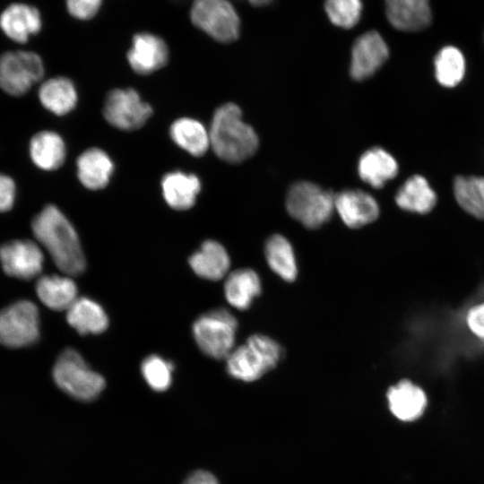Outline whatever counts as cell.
<instances>
[{"label": "cell", "mask_w": 484, "mask_h": 484, "mask_svg": "<svg viewBox=\"0 0 484 484\" xmlns=\"http://www.w3.org/2000/svg\"><path fill=\"white\" fill-rule=\"evenodd\" d=\"M332 192L315 183L299 181L293 184L286 196L290 215L308 229H317L332 217L334 207Z\"/></svg>", "instance_id": "5"}, {"label": "cell", "mask_w": 484, "mask_h": 484, "mask_svg": "<svg viewBox=\"0 0 484 484\" xmlns=\"http://www.w3.org/2000/svg\"><path fill=\"white\" fill-rule=\"evenodd\" d=\"M173 364L158 355L147 357L141 365L142 374L151 389L162 392L167 390L172 378Z\"/></svg>", "instance_id": "32"}, {"label": "cell", "mask_w": 484, "mask_h": 484, "mask_svg": "<svg viewBox=\"0 0 484 484\" xmlns=\"http://www.w3.org/2000/svg\"><path fill=\"white\" fill-rule=\"evenodd\" d=\"M67 11L79 20L92 19L99 12L102 0H66Z\"/></svg>", "instance_id": "34"}, {"label": "cell", "mask_w": 484, "mask_h": 484, "mask_svg": "<svg viewBox=\"0 0 484 484\" xmlns=\"http://www.w3.org/2000/svg\"><path fill=\"white\" fill-rule=\"evenodd\" d=\"M390 23L402 31H419L432 21L429 0H385Z\"/></svg>", "instance_id": "15"}, {"label": "cell", "mask_w": 484, "mask_h": 484, "mask_svg": "<svg viewBox=\"0 0 484 484\" xmlns=\"http://www.w3.org/2000/svg\"><path fill=\"white\" fill-rule=\"evenodd\" d=\"M386 397L392 414L406 422L418 419L424 413L428 404L425 392L407 379L391 386Z\"/></svg>", "instance_id": "16"}, {"label": "cell", "mask_w": 484, "mask_h": 484, "mask_svg": "<svg viewBox=\"0 0 484 484\" xmlns=\"http://www.w3.org/2000/svg\"><path fill=\"white\" fill-rule=\"evenodd\" d=\"M209 134L214 153L226 162L240 163L258 148L256 133L243 121L241 109L234 103H226L215 110Z\"/></svg>", "instance_id": "2"}, {"label": "cell", "mask_w": 484, "mask_h": 484, "mask_svg": "<svg viewBox=\"0 0 484 484\" xmlns=\"http://www.w3.org/2000/svg\"><path fill=\"white\" fill-rule=\"evenodd\" d=\"M31 229L64 273L74 276L84 271L86 261L76 230L56 205H46L34 217Z\"/></svg>", "instance_id": "1"}, {"label": "cell", "mask_w": 484, "mask_h": 484, "mask_svg": "<svg viewBox=\"0 0 484 484\" xmlns=\"http://www.w3.org/2000/svg\"><path fill=\"white\" fill-rule=\"evenodd\" d=\"M15 184L7 175L0 173V212L12 209L15 200Z\"/></svg>", "instance_id": "36"}, {"label": "cell", "mask_w": 484, "mask_h": 484, "mask_svg": "<svg viewBox=\"0 0 484 484\" xmlns=\"http://www.w3.org/2000/svg\"><path fill=\"white\" fill-rule=\"evenodd\" d=\"M29 150L32 161L44 170L57 169L65 160V142L53 131H41L34 134Z\"/></svg>", "instance_id": "25"}, {"label": "cell", "mask_w": 484, "mask_h": 484, "mask_svg": "<svg viewBox=\"0 0 484 484\" xmlns=\"http://www.w3.org/2000/svg\"><path fill=\"white\" fill-rule=\"evenodd\" d=\"M238 321L225 308L200 315L193 324V335L200 350L216 359H226L234 349Z\"/></svg>", "instance_id": "6"}, {"label": "cell", "mask_w": 484, "mask_h": 484, "mask_svg": "<svg viewBox=\"0 0 484 484\" xmlns=\"http://www.w3.org/2000/svg\"><path fill=\"white\" fill-rule=\"evenodd\" d=\"M41 302L50 309L67 310L77 298V287L67 276L45 275L36 284Z\"/></svg>", "instance_id": "26"}, {"label": "cell", "mask_w": 484, "mask_h": 484, "mask_svg": "<svg viewBox=\"0 0 484 484\" xmlns=\"http://www.w3.org/2000/svg\"><path fill=\"white\" fill-rule=\"evenodd\" d=\"M264 255L272 271L286 281H293L298 275V266L293 247L280 234L271 236L264 245Z\"/></svg>", "instance_id": "29"}, {"label": "cell", "mask_w": 484, "mask_h": 484, "mask_svg": "<svg viewBox=\"0 0 484 484\" xmlns=\"http://www.w3.org/2000/svg\"><path fill=\"white\" fill-rule=\"evenodd\" d=\"M67 323L80 334H99L108 325L105 310L96 301L82 297L66 310Z\"/></svg>", "instance_id": "24"}, {"label": "cell", "mask_w": 484, "mask_h": 484, "mask_svg": "<svg viewBox=\"0 0 484 484\" xmlns=\"http://www.w3.org/2000/svg\"><path fill=\"white\" fill-rule=\"evenodd\" d=\"M453 190L462 210L484 220V177L457 176L454 180Z\"/></svg>", "instance_id": "30"}, {"label": "cell", "mask_w": 484, "mask_h": 484, "mask_svg": "<svg viewBox=\"0 0 484 484\" xmlns=\"http://www.w3.org/2000/svg\"><path fill=\"white\" fill-rule=\"evenodd\" d=\"M334 207L344 224L358 229L375 221L379 215V206L369 194L350 189L334 197Z\"/></svg>", "instance_id": "14"}, {"label": "cell", "mask_w": 484, "mask_h": 484, "mask_svg": "<svg viewBox=\"0 0 484 484\" xmlns=\"http://www.w3.org/2000/svg\"><path fill=\"white\" fill-rule=\"evenodd\" d=\"M0 263L8 275L30 280L42 271L44 256L36 243L19 239L0 246Z\"/></svg>", "instance_id": "11"}, {"label": "cell", "mask_w": 484, "mask_h": 484, "mask_svg": "<svg viewBox=\"0 0 484 484\" xmlns=\"http://www.w3.org/2000/svg\"><path fill=\"white\" fill-rule=\"evenodd\" d=\"M76 167L80 182L91 190L104 188L109 183L114 171L111 158L99 148L84 151L78 157Z\"/></svg>", "instance_id": "19"}, {"label": "cell", "mask_w": 484, "mask_h": 484, "mask_svg": "<svg viewBox=\"0 0 484 484\" xmlns=\"http://www.w3.org/2000/svg\"><path fill=\"white\" fill-rule=\"evenodd\" d=\"M53 378L61 390L82 401L95 399L105 387L102 376L91 370L73 349L60 354L53 368Z\"/></svg>", "instance_id": "4"}, {"label": "cell", "mask_w": 484, "mask_h": 484, "mask_svg": "<svg viewBox=\"0 0 484 484\" xmlns=\"http://www.w3.org/2000/svg\"><path fill=\"white\" fill-rule=\"evenodd\" d=\"M43 75V62L34 52L16 50L0 56V88L9 95L25 94Z\"/></svg>", "instance_id": "8"}, {"label": "cell", "mask_w": 484, "mask_h": 484, "mask_svg": "<svg viewBox=\"0 0 484 484\" xmlns=\"http://www.w3.org/2000/svg\"><path fill=\"white\" fill-rule=\"evenodd\" d=\"M161 189L168 205L178 211L187 210L196 202L201 191V181L194 174L172 171L163 176Z\"/></svg>", "instance_id": "18"}, {"label": "cell", "mask_w": 484, "mask_h": 484, "mask_svg": "<svg viewBox=\"0 0 484 484\" xmlns=\"http://www.w3.org/2000/svg\"><path fill=\"white\" fill-rule=\"evenodd\" d=\"M254 6H264L270 4L272 0H248Z\"/></svg>", "instance_id": "38"}, {"label": "cell", "mask_w": 484, "mask_h": 484, "mask_svg": "<svg viewBox=\"0 0 484 484\" xmlns=\"http://www.w3.org/2000/svg\"><path fill=\"white\" fill-rule=\"evenodd\" d=\"M398 170L396 160L380 147H374L364 152L358 164L359 177L374 188L383 187L396 177Z\"/></svg>", "instance_id": "20"}, {"label": "cell", "mask_w": 484, "mask_h": 484, "mask_svg": "<svg viewBox=\"0 0 484 484\" xmlns=\"http://www.w3.org/2000/svg\"><path fill=\"white\" fill-rule=\"evenodd\" d=\"M261 291L259 275L251 268H241L230 272L224 283L227 301L238 310L247 309Z\"/></svg>", "instance_id": "23"}, {"label": "cell", "mask_w": 484, "mask_h": 484, "mask_svg": "<svg viewBox=\"0 0 484 484\" xmlns=\"http://www.w3.org/2000/svg\"><path fill=\"white\" fill-rule=\"evenodd\" d=\"M127 61L138 74H150L162 68L169 60V48L159 36L142 32L134 36Z\"/></svg>", "instance_id": "13"}, {"label": "cell", "mask_w": 484, "mask_h": 484, "mask_svg": "<svg viewBox=\"0 0 484 484\" xmlns=\"http://www.w3.org/2000/svg\"><path fill=\"white\" fill-rule=\"evenodd\" d=\"M189 264L198 276L218 281L227 274L230 259L222 245L215 240H207L190 256Z\"/></svg>", "instance_id": "21"}, {"label": "cell", "mask_w": 484, "mask_h": 484, "mask_svg": "<svg viewBox=\"0 0 484 484\" xmlns=\"http://www.w3.org/2000/svg\"><path fill=\"white\" fill-rule=\"evenodd\" d=\"M434 67L437 82L445 88H454L464 77L465 58L456 47L445 46L435 56Z\"/></svg>", "instance_id": "31"}, {"label": "cell", "mask_w": 484, "mask_h": 484, "mask_svg": "<svg viewBox=\"0 0 484 484\" xmlns=\"http://www.w3.org/2000/svg\"><path fill=\"white\" fill-rule=\"evenodd\" d=\"M282 356L281 345L271 337L254 334L226 358V368L234 378L253 382L274 368Z\"/></svg>", "instance_id": "3"}, {"label": "cell", "mask_w": 484, "mask_h": 484, "mask_svg": "<svg viewBox=\"0 0 484 484\" xmlns=\"http://www.w3.org/2000/svg\"><path fill=\"white\" fill-rule=\"evenodd\" d=\"M324 9L332 23L350 29L360 18L362 3L360 0H325Z\"/></svg>", "instance_id": "33"}, {"label": "cell", "mask_w": 484, "mask_h": 484, "mask_svg": "<svg viewBox=\"0 0 484 484\" xmlns=\"http://www.w3.org/2000/svg\"><path fill=\"white\" fill-rule=\"evenodd\" d=\"M39 334V310L29 300L17 301L0 310V343L20 348L37 341Z\"/></svg>", "instance_id": "9"}, {"label": "cell", "mask_w": 484, "mask_h": 484, "mask_svg": "<svg viewBox=\"0 0 484 484\" xmlns=\"http://www.w3.org/2000/svg\"><path fill=\"white\" fill-rule=\"evenodd\" d=\"M190 17L194 26L217 41L232 42L239 35L238 15L228 0H194Z\"/></svg>", "instance_id": "7"}, {"label": "cell", "mask_w": 484, "mask_h": 484, "mask_svg": "<svg viewBox=\"0 0 484 484\" xmlns=\"http://www.w3.org/2000/svg\"><path fill=\"white\" fill-rule=\"evenodd\" d=\"M39 10L25 4H13L0 15V27L4 34L18 43L26 42L41 28Z\"/></svg>", "instance_id": "17"}, {"label": "cell", "mask_w": 484, "mask_h": 484, "mask_svg": "<svg viewBox=\"0 0 484 484\" xmlns=\"http://www.w3.org/2000/svg\"><path fill=\"white\" fill-rule=\"evenodd\" d=\"M389 49L382 36L375 30L356 39L351 50L350 75L362 81L372 76L388 59Z\"/></svg>", "instance_id": "12"}, {"label": "cell", "mask_w": 484, "mask_h": 484, "mask_svg": "<svg viewBox=\"0 0 484 484\" xmlns=\"http://www.w3.org/2000/svg\"><path fill=\"white\" fill-rule=\"evenodd\" d=\"M169 135L178 147L195 157L205 154L211 146L209 131L192 117L175 120L170 125Z\"/></svg>", "instance_id": "28"}, {"label": "cell", "mask_w": 484, "mask_h": 484, "mask_svg": "<svg viewBox=\"0 0 484 484\" xmlns=\"http://www.w3.org/2000/svg\"><path fill=\"white\" fill-rule=\"evenodd\" d=\"M466 324L470 331L484 341V302L475 305L466 314Z\"/></svg>", "instance_id": "35"}, {"label": "cell", "mask_w": 484, "mask_h": 484, "mask_svg": "<svg viewBox=\"0 0 484 484\" xmlns=\"http://www.w3.org/2000/svg\"><path fill=\"white\" fill-rule=\"evenodd\" d=\"M39 99L46 109L57 116H63L74 108L78 95L70 79L58 76L48 79L41 84Z\"/></svg>", "instance_id": "27"}, {"label": "cell", "mask_w": 484, "mask_h": 484, "mask_svg": "<svg viewBox=\"0 0 484 484\" xmlns=\"http://www.w3.org/2000/svg\"><path fill=\"white\" fill-rule=\"evenodd\" d=\"M151 114V107L132 88L110 91L103 108L104 117L109 125L127 131L142 127Z\"/></svg>", "instance_id": "10"}, {"label": "cell", "mask_w": 484, "mask_h": 484, "mask_svg": "<svg viewBox=\"0 0 484 484\" xmlns=\"http://www.w3.org/2000/svg\"><path fill=\"white\" fill-rule=\"evenodd\" d=\"M184 484H219L216 478L209 471H196L193 472Z\"/></svg>", "instance_id": "37"}, {"label": "cell", "mask_w": 484, "mask_h": 484, "mask_svg": "<svg viewBox=\"0 0 484 484\" xmlns=\"http://www.w3.org/2000/svg\"><path fill=\"white\" fill-rule=\"evenodd\" d=\"M437 196L428 181L420 175L409 177L395 194L397 205L404 211L418 214L431 212L436 204Z\"/></svg>", "instance_id": "22"}]
</instances>
